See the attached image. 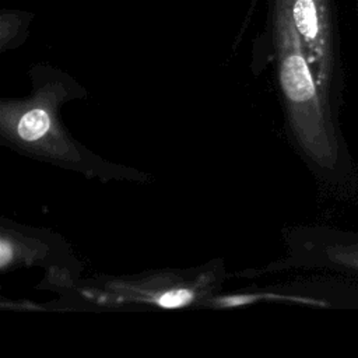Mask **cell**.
Returning a JSON list of instances; mask_svg holds the SVG:
<instances>
[{"label": "cell", "mask_w": 358, "mask_h": 358, "mask_svg": "<svg viewBox=\"0 0 358 358\" xmlns=\"http://www.w3.org/2000/svg\"><path fill=\"white\" fill-rule=\"evenodd\" d=\"M273 31L280 83L302 144L317 159L334 157V143L323 117L317 81L292 15V0H273Z\"/></svg>", "instance_id": "6da1fadb"}, {"label": "cell", "mask_w": 358, "mask_h": 358, "mask_svg": "<svg viewBox=\"0 0 358 358\" xmlns=\"http://www.w3.org/2000/svg\"><path fill=\"white\" fill-rule=\"evenodd\" d=\"M292 15L317 85L324 88L329 81L333 60L330 1L292 0Z\"/></svg>", "instance_id": "7a4b0ae2"}, {"label": "cell", "mask_w": 358, "mask_h": 358, "mask_svg": "<svg viewBox=\"0 0 358 358\" xmlns=\"http://www.w3.org/2000/svg\"><path fill=\"white\" fill-rule=\"evenodd\" d=\"M50 127V116L43 108L27 110L17 123V134L21 140L32 143L42 138Z\"/></svg>", "instance_id": "3957f363"}, {"label": "cell", "mask_w": 358, "mask_h": 358, "mask_svg": "<svg viewBox=\"0 0 358 358\" xmlns=\"http://www.w3.org/2000/svg\"><path fill=\"white\" fill-rule=\"evenodd\" d=\"M193 298H194V292L192 289L175 288V289H169V291H165L164 294H161L155 299V303L162 308L175 309V308L186 306L187 303H190L193 301Z\"/></svg>", "instance_id": "277c9868"}, {"label": "cell", "mask_w": 358, "mask_h": 358, "mask_svg": "<svg viewBox=\"0 0 358 358\" xmlns=\"http://www.w3.org/2000/svg\"><path fill=\"white\" fill-rule=\"evenodd\" d=\"M347 260H350L351 262V264H354V266H358V255H347Z\"/></svg>", "instance_id": "5b68a950"}]
</instances>
